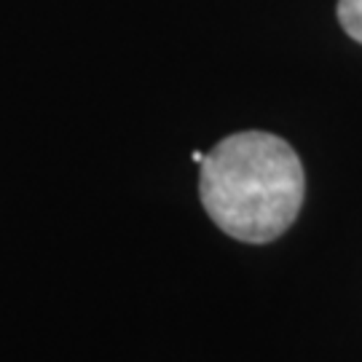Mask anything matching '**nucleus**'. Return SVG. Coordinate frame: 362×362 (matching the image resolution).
<instances>
[{"instance_id":"nucleus-3","label":"nucleus","mask_w":362,"mask_h":362,"mask_svg":"<svg viewBox=\"0 0 362 362\" xmlns=\"http://www.w3.org/2000/svg\"><path fill=\"white\" fill-rule=\"evenodd\" d=\"M191 158H194L196 164H199V167H202V161H204V153H199V151H194V153H191Z\"/></svg>"},{"instance_id":"nucleus-2","label":"nucleus","mask_w":362,"mask_h":362,"mask_svg":"<svg viewBox=\"0 0 362 362\" xmlns=\"http://www.w3.org/2000/svg\"><path fill=\"white\" fill-rule=\"evenodd\" d=\"M338 22L346 35L362 43V0H338Z\"/></svg>"},{"instance_id":"nucleus-1","label":"nucleus","mask_w":362,"mask_h":362,"mask_svg":"<svg viewBox=\"0 0 362 362\" xmlns=\"http://www.w3.org/2000/svg\"><path fill=\"white\" fill-rule=\"evenodd\" d=\"M199 194L220 231L247 245H266L296 223L306 175L293 145L282 137L239 132L204 156Z\"/></svg>"}]
</instances>
